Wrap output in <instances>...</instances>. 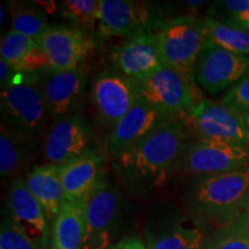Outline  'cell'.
<instances>
[{
    "label": "cell",
    "mask_w": 249,
    "mask_h": 249,
    "mask_svg": "<svg viewBox=\"0 0 249 249\" xmlns=\"http://www.w3.org/2000/svg\"><path fill=\"white\" fill-rule=\"evenodd\" d=\"M187 113L201 139L249 147V128L244 118L223 103L201 99Z\"/></svg>",
    "instance_id": "30bf717a"
},
{
    "label": "cell",
    "mask_w": 249,
    "mask_h": 249,
    "mask_svg": "<svg viewBox=\"0 0 249 249\" xmlns=\"http://www.w3.org/2000/svg\"><path fill=\"white\" fill-rule=\"evenodd\" d=\"M85 198L66 201L54 219L51 249H81L85 235Z\"/></svg>",
    "instance_id": "44dd1931"
},
{
    "label": "cell",
    "mask_w": 249,
    "mask_h": 249,
    "mask_svg": "<svg viewBox=\"0 0 249 249\" xmlns=\"http://www.w3.org/2000/svg\"><path fill=\"white\" fill-rule=\"evenodd\" d=\"M202 249H249V238L230 225L209 239Z\"/></svg>",
    "instance_id": "f1b7e54d"
},
{
    "label": "cell",
    "mask_w": 249,
    "mask_h": 249,
    "mask_svg": "<svg viewBox=\"0 0 249 249\" xmlns=\"http://www.w3.org/2000/svg\"><path fill=\"white\" fill-rule=\"evenodd\" d=\"M107 249H148L144 242L136 236H128L116 242Z\"/></svg>",
    "instance_id": "d6a6232c"
},
{
    "label": "cell",
    "mask_w": 249,
    "mask_h": 249,
    "mask_svg": "<svg viewBox=\"0 0 249 249\" xmlns=\"http://www.w3.org/2000/svg\"><path fill=\"white\" fill-rule=\"evenodd\" d=\"M103 164L104 157L101 152L91 149L76 160L59 166L65 202L85 198L104 178Z\"/></svg>",
    "instance_id": "ac0fdd59"
},
{
    "label": "cell",
    "mask_w": 249,
    "mask_h": 249,
    "mask_svg": "<svg viewBox=\"0 0 249 249\" xmlns=\"http://www.w3.org/2000/svg\"><path fill=\"white\" fill-rule=\"evenodd\" d=\"M139 86L140 97L171 118L187 112L195 103L188 77L165 65Z\"/></svg>",
    "instance_id": "8fae6325"
},
{
    "label": "cell",
    "mask_w": 249,
    "mask_h": 249,
    "mask_svg": "<svg viewBox=\"0 0 249 249\" xmlns=\"http://www.w3.org/2000/svg\"><path fill=\"white\" fill-rule=\"evenodd\" d=\"M233 229L249 238V209L245 211L231 225Z\"/></svg>",
    "instance_id": "836d02e7"
},
{
    "label": "cell",
    "mask_w": 249,
    "mask_h": 249,
    "mask_svg": "<svg viewBox=\"0 0 249 249\" xmlns=\"http://www.w3.org/2000/svg\"><path fill=\"white\" fill-rule=\"evenodd\" d=\"M165 21L152 2L142 0H99L98 35L132 37L142 33H157Z\"/></svg>",
    "instance_id": "8992f818"
},
{
    "label": "cell",
    "mask_w": 249,
    "mask_h": 249,
    "mask_svg": "<svg viewBox=\"0 0 249 249\" xmlns=\"http://www.w3.org/2000/svg\"><path fill=\"white\" fill-rule=\"evenodd\" d=\"M18 75V71H15L5 60L0 59V85H1V89H5L9 86L14 85L17 82Z\"/></svg>",
    "instance_id": "1f68e13d"
},
{
    "label": "cell",
    "mask_w": 249,
    "mask_h": 249,
    "mask_svg": "<svg viewBox=\"0 0 249 249\" xmlns=\"http://www.w3.org/2000/svg\"><path fill=\"white\" fill-rule=\"evenodd\" d=\"M27 158L24 140L1 124L0 130V174L2 179L13 177L23 167Z\"/></svg>",
    "instance_id": "603a6c76"
},
{
    "label": "cell",
    "mask_w": 249,
    "mask_h": 249,
    "mask_svg": "<svg viewBox=\"0 0 249 249\" xmlns=\"http://www.w3.org/2000/svg\"><path fill=\"white\" fill-rule=\"evenodd\" d=\"M87 86V76L80 68L53 71L46 76L42 86L48 114L53 121L74 113Z\"/></svg>",
    "instance_id": "e0dca14e"
},
{
    "label": "cell",
    "mask_w": 249,
    "mask_h": 249,
    "mask_svg": "<svg viewBox=\"0 0 249 249\" xmlns=\"http://www.w3.org/2000/svg\"><path fill=\"white\" fill-rule=\"evenodd\" d=\"M0 249H43L24 236L7 219L2 220L0 229Z\"/></svg>",
    "instance_id": "4dcf8cb0"
},
{
    "label": "cell",
    "mask_w": 249,
    "mask_h": 249,
    "mask_svg": "<svg viewBox=\"0 0 249 249\" xmlns=\"http://www.w3.org/2000/svg\"><path fill=\"white\" fill-rule=\"evenodd\" d=\"M185 4L188 6V7H198L202 4H204L203 1H185Z\"/></svg>",
    "instance_id": "d590c367"
},
{
    "label": "cell",
    "mask_w": 249,
    "mask_h": 249,
    "mask_svg": "<svg viewBox=\"0 0 249 249\" xmlns=\"http://www.w3.org/2000/svg\"><path fill=\"white\" fill-rule=\"evenodd\" d=\"M140 98L138 81L123 75L116 70L103 71L91 85V102L98 119L113 129L119 120Z\"/></svg>",
    "instance_id": "52a82bcc"
},
{
    "label": "cell",
    "mask_w": 249,
    "mask_h": 249,
    "mask_svg": "<svg viewBox=\"0 0 249 249\" xmlns=\"http://www.w3.org/2000/svg\"><path fill=\"white\" fill-rule=\"evenodd\" d=\"M241 116H242V118H244L245 123H246V124H247V126H248V128H249V111L245 112V113H242Z\"/></svg>",
    "instance_id": "74e56055"
},
{
    "label": "cell",
    "mask_w": 249,
    "mask_h": 249,
    "mask_svg": "<svg viewBox=\"0 0 249 249\" xmlns=\"http://www.w3.org/2000/svg\"><path fill=\"white\" fill-rule=\"evenodd\" d=\"M214 7L220 8L224 18L219 21L249 31V0H224L216 2Z\"/></svg>",
    "instance_id": "83f0119b"
},
{
    "label": "cell",
    "mask_w": 249,
    "mask_h": 249,
    "mask_svg": "<svg viewBox=\"0 0 249 249\" xmlns=\"http://www.w3.org/2000/svg\"><path fill=\"white\" fill-rule=\"evenodd\" d=\"M53 71L77 70L85 60L91 40L83 29L74 26H49L38 39Z\"/></svg>",
    "instance_id": "2e32d148"
},
{
    "label": "cell",
    "mask_w": 249,
    "mask_h": 249,
    "mask_svg": "<svg viewBox=\"0 0 249 249\" xmlns=\"http://www.w3.org/2000/svg\"><path fill=\"white\" fill-rule=\"evenodd\" d=\"M172 119L174 118L166 116L140 97L112 129L107 141V154L114 158Z\"/></svg>",
    "instance_id": "9a60e30c"
},
{
    "label": "cell",
    "mask_w": 249,
    "mask_h": 249,
    "mask_svg": "<svg viewBox=\"0 0 249 249\" xmlns=\"http://www.w3.org/2000/svg\"><path fill=\"white\" fill-rule=\"evenodd\" d=\"M248 209H249V202H248Z\"/></svg>",
    "instance_id": "f35d334b"
},
{
    "label": "cell",
    "mask_w": 249,
    "mask_h": 249,
    "mask_svg": "<svg viewBox=\"0 0 249 249\" xmlns=\"http://www.w3.org/2000/svg\"><path fill=\"white\" fill-rule=\"evenodd\" d=\"M31 4L35 5L36 7H38L45 15L54 14L58 8L57 2L51 1V0H34Z\"/></svg>",
    "instance_id": "e575fe53"
},
{
    "label": "cell",
    "mask_w": 249,
    "mask_h": 249,
    "mask_svg": "<svg viewBox=\"0 0 249 249\" xmlns=\"http://www.w3.org/2000/svg\"><path fill=\"white\" fill-rule=\"evenodd\" d=\"M24 181L29 192L44 209L49 222H54L65 203L59 166L49 163L36 166L27 174Z\"/></svg>",
    "instance_id": "d6986e66"
},
{
    "label": "cell",
    "mask_w": 249,
    "mask_h": 249,
    "mask_svg": "<svg viewBox=\"0 0 249 249\" xmlns=\"http://www.w3.org/2000/svg\"><path fill=\"white\" fill-rule=\"evenodd\" d=\"M91 149V132L79 112L53 121L43 142L45 160L57 166L76 160Z\"/></svg>",
    "instance_id": "4fadbf2b"
},
{
    "label": "cell",
    "mask_w": 249,
    "mask_h": 249,
    "mask_svg": "<svg viewBox=\"0 0 249 249\" xmlns=\"http://www.w3.org/2000/svg\"><path fill=\"white\" fill-rule=\"evenodd\" d=\"M85 235L81 249H107L119 232L123 218L120 192L105 179L85 197Z\"/></svg>",
    "instance_id": "277c9868"
},
{
    "label": "cell",
    "mask_w": 249,
    "mask_h": 249,
    "mask_svg": "<svg viewBox=\"0 0 249 249\" xmlns=\"http://www.w3.org/2000/svg\"><path fill=\"white\" fill-rule=\"evenodd\" d=\"M156 35L163 65L194 79L195 64L204 43L202 21L193 15L169 18Z\"/></svg>",
    "instance_id": "3957f363"
},
{
    "label": "cell",
    "mask_w": 249,
    "mask_h": 249,
    "mask_svg": "<svg viewBox=\"0 0 249 249\" xmlns=\"http://www.w3.org/2000/svg\"><path fill=\"white\" fill-rule=\"evenodd\" d=\"M4 17H5V7L4 5L0 6V24H4Z\"/></svg>",
    "instance_id": "8d00e7d4"
},
{
    "label": "cell",
    "mask_w": 249,
    "mask_h": 249,
    "mask_svg": "<svg viewBox=\"0 0 249 249\" xmlns=\"http://www.w3.org/2000/svg\"><path fill=\"white\" fill-rule=\"evenodd\" d=\"M5 218L40 248H49V219L42 205L29 192L21 177L14 178L9 187Z\"/></svg>",
    "instance_id": "7c38bea8"
},
{
    "label": "cell",
    "mask_w": 249,
    "mask_h": 249,
    "mask_svg": "<svg viewBox=\"0 0 249 249\" xmlns=\"http://www.w3.org/2000/svg\"><path fill=\"white\" fill-rule=\"evenodd\" d=\"M61 14L74 27L91 30L98 23L99 0H65L61 1Z\"/></svg>",
    "instance_id": "d4e9b609"
},
{
    "label": "cell",
    "mask_w": 249,
    "mask_h": 249,
    "mask_svg": "<svg viewBox=\"0 0 249 249\" xmlns=\"http://www.w3.org/2000/svg\"><path fill=\"white\" fill-rule=\"evenodd\" d=\"M189 209L219 225L230 226L248 209L249 166L204 176L187 194Z\"/></svg>",
    "instance_id": "7a4b0ae2"
},
{
    "label": "cell",
    "mask_w": 249,
    "mask_h": 249,
    "mask_svg": "<svg viewBox=\"0 0 249 249\" xmlns=\"http://www.w3.org/2000/svg\"><path fill=\"white\" fill-rule=\"evenodd\" d=\"M144 244L148 249H202L204 242L197 227L176 218L149 227Z\"/></svg>",
    "instance_id": "ffe728a7"
},
{
    "label": "cell",
    "mask_w": 249,
    "mask_h": 249,
    "mask_svg": "<svg viewBox=\"0 0 249 249\" xmlns=\"http://www.w3.org/2000/svg\"><path fill=\"white\" fill-rule=\"evenodd\" d=\"M249 75V57L239 55L204 40L196 60L194 79L214 95Z\"/></svg>",
    "instance_id": "9c48e42d"
},
{
    "label": "cell",
    "mask_w": 249,
    "mask_h": 249,
    "mask_svg": "<svg viewBox=\"0 0 249 249\" xmlns=\"http://www.w3.org/2000/svg\"><path fill=\"white\" fill-rule=\"evenodd\" d=\"M185 172L213 176L249 166V147L200 139L188 144L181 160Z\"/></svg>",
    "instance_id": "ba28073f"
},
{
    "label": "cell",
    "mask_w": 249,
    "mask_h": 249,
    "mask_svg": "<svg viewBox=\"0 0 249 249\" xmlns=\"http://www.w3.org/2000/svg\"><path fill=\"white\" fill-rule=\"evenodd\" d=\"M204 40L239 55H249V31L213 18H202Z\"/></svg>",
    "instance_id": "7402d4cb"
},
{
    "label": "cell",
    "mask_w": 249,
    "mask_h": 249,
    "mask_svg": "<svg viewBox=\"0 0 249 249\" xmlns=\"http://www.w3.org/2000/svg\"><path fill=\"white\" fill-rule=\"evenodd\" d=\"M113 70L141 82L163 66L156 33H142L127 37L110 52Z\"/></svg>",
    "instance_id": "5bb4252c"
},
{
    "label": "cell",
    "mask_w": 249,
    "mask_h": 249,
    "mask_svg": "<svg viewBox=\"0 0 249 249\" xmlns=\"http://www.w3.org/2000/svg\"><path fill=\"white\" fill-rule=\"evenodd\" d=\"M222 103L240 114L249 111V75L227 90L223 96Z\"/></svg>",
    "instance_id": "f546056e"
},
{
    "label": "cell",
    "mask_w": 249,
    "mask_h": 249,
    "mask_svg": "<svg viewBox=\"0 0 249 249\" xmlns=\"http://www.w3.org/2000/svg\"><path fill=\"white\" fill-rule=\"evenodd\" d=\"M12 30L38 42L42 34L49 28L46 15L35 5H15L12 11Z\"/></svg>",
    "instance_id": "cb8c5ba5"
},
{
    "label": "cell",
    "mask_w": 249,
    "mask_h": 249,
    "mask_svg": "<svg viewBox=\"0 0 249 249\" xmlns=\"http://www.w3.org/2000/svg\"><path fill=\"white\" fill-rule=\"evenodd\" d=\"M36 44V40L11 29L7 33V35L1 39L0 59L5 60L15 71H18L23 58Z\"/></svg>",
    "instance_id": "484cf974"
},
{
    "label": "cell",
    "mask_w": 249,
    "mask_h": 249,
    "mask_svg": "<svg viewBox=\"0 0 249 249\" xmlns=\"http://www.w3.org/2000/svg\"><path fill=\"white\" fill-rule=\"evenodd\" d=\"M188 147L186 124L176 118L128 150L113 158L114 170L132 192L147 193L160 187L181 160Z\"/></svg>",
    "instance_id": "6da1fadb"
},
{
    "label": "cell",
    "mask_w": 249,
    "mask_h": 249,
    "mask_svg": "<svg viewBox=\"0 0 249 249\" xmlns=\"http://www.w3.org/2000/svg\"><path fill=\"white\" fill-rule=\"evenodd\" d=\"M4 126L27 141L38 139L48 114L42 89L34 83H14L0 95Z\"/></svg>",
    "instance_id": "5b68a950"
},
{
    "label": "cell",
    "mask_w": 249,
    "mask_h": 249,
    "mask_svg": "<svg viewBox=\"0 0 249 249\" xmlns=\"http://www.w3.org/2000/svg\"><path fill=\"white\" fill-rule=\"evenodd\" d=\"M18 71V79H22L23 83H34L33 81L42 76V74L49 75L53 73L48 57L38 43L26 54Z\"/></svg>",
    "instance_id": "4316f807"
}]
</instances>
